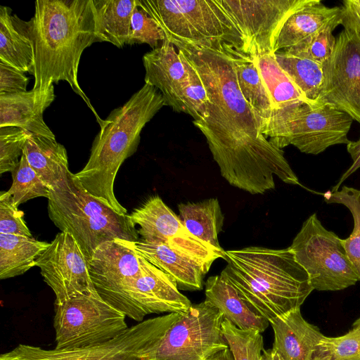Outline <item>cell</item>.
<instances>
[{
	"mask_svg": "<svg viewBox=\"0 0 360 360\" xmlns=\"http://www.w3.org/2000/svg\"><path fill=\"white\" fill-rule=\"evenodd\" d=\"M328 203H340L351 212L354 219V229L350 236L342 239L347 255L354 265L360 281V190L343 186L341 190L324 193Z\"/></svg>",
	"mask_w": 360,
	"mask_h": 360,
	"instance_id": "d6a6232c",
	"label": "cell"
},
{
	"mask_svg": "<svg viewBox=\"0 0 360 360\" xmlns=\"http://www.w3.org/2000/svg\"><path fill=\"white\" fill-rule=\"evenodd\" d=\"M321 342L331 360H360V327L353 328L341 336L324 335Z\"/></svg>",
	"mask_w": 360,
	"mask_h": 360,
	"instance_id": "f35d334b",
	"label": "cell"
},
{
	"mask_svg": "<svg viewBox=\"0 0 360 360\" xmlns=\"http://www.w3.org/2000/svg\"><path fill=\"white\" fill-rule=\"evenodd\" d=\"M199 75L209 100L193 121L206 139L221 175L251 194L275 188L274 176L300 185L284 156L263 133L262 120L240 90L233 58L217 51L167 39Z\"/></svg>",
	"mask_w": 360,
	"mask_h": 360,
	"instance_id": "6da1fadb",
	"label": "cell"
},
{
	"mask_svg": "<svg viewBox=\"0 0 360 360\" xmlns=\"http://www.w3.org/2000/svg\"><path fill=\"white\" fill-rule=\"evenodd\" d=\"M131 242L121 239L105 242L88 259L91 281L103 299L141 274V256Z\"/></svg>",
	"mask_w": 360,
	"mask_h": 360,
	"instance_id": "e0dca14e",
	"label": "cell"
},
{
	"mask_svg": "<svg viewBox=\"0 0 360 360\" xmlns=\"http://www.w3.org/2000/svg\"><path fill=\"white\" fill-rule=\"evenodd\" d=\"M145 83L156 88L162 94L165 105L174 112L178 110V98L191 79L188 62L168 39L143 56Z\"/></svg>",
	"mask_w": 360,
	"mask_h": 360,
	"instance_id": "d6986e66",
	"label": "cell"
},
{
	"mask_svg": "<svg viewBox=\"0 0 360 360\" xmlns=\"http://www.w3.org/2000/svg\"><path fill=\"white\" fill-rule=\"evenodd\" d=\"M23 153L30 165L50 190L65 181L71 173L66 149L56 139L30 134Z\"/></svg>",
	"mask_w": 360,
	"mask_h": 360,
	"instance_id": "484cf974",
	"label": "cell"
},
{
	"mask_svg": "<svg viewBox=\"0 0 360 360\" xmlns=\"http://www.w3.org/2000/svg\"><path fill=\"white\" fill-rule=\"evenodd\" d=\"M341 7H328L319 0H307L285 20L275 39L274 53L292 46L341 15Z\"/></svg>",
	"mask_w": 360,
	"mask_h": 360,
	"instance_id": "7402d4cb",
	"label": "cell"
},
{
	"mask_svg": "<svg viewBox=\"0 0 360 360\" xmlns=\"http://www.w3.org/2000/svg\"><path fill=\"white\" fill-rule=\"evenodd\" d=\"M0 233L32 237L23 212L14 204L8 191H2L0 195Z\"/></svg>",
	"mask_w": 360,
	"mask_h": 360,
	"instance_id": "ab89813d",
	"label": "cell"
},
{
	"mask_svg": "<svg viewBox=\"0 0 360 360\" xmlns=\"http://www.w3.org/2000/svg\"><path fill=\"white\" fill-rule=\"evenodd\" d=\"M139 255L141 274L103 300L138 322L151 314L186 311L192 304L175 281Z\"/></svg>",
	"mask_w": 360,
	"mask_h": 360,
	"instance_id": "7c38bea8",
	"label": "cell"
},
{
	"mask_svg": "<svg viewBox=\"0 0 360 360\" xmlns=\"http://www.w3.org/2000/svg\"><path fill=\"white\" fill-rule=\"evenodd\" d=\"M205 300L214 305L229 321L242 330L255 329L261 333L269 321L254 312L240 297L236 289L220 275L210 276L205 282Z\"/></svg>",
	"mask_w": 360,
	"mask_h": 360,
	"instance_id": "cb8c5ba5",
	"label": "cell"
},
{
	"mask_svg": "<svg viewBox=\"0 0 360 360\" xmlns=\"http://www.w3.org/2000/svg\"><path fill=\"white\" fill-rule=\"evenodd\" d=\"M205 360H235L229 347L219 350Z\"/></svg>",
	"mask_w": 360,
	"mask_h": 360,
	"instance_id": "ee69618b",
	"label": "cell"
},
{
	"mask_svg": "<svg viewBox=\"0 0 360 360\" xmlns=\"http://www.w3.org/2000/svg\"><path fill=\"white\" fill-rule=\"evenodd\" d=\"M347 152L352 159V164L349 169L342 174L338 183L333 187L331 191H338L343 181L350 175L360 168V137L355 141H351L347 145Z\"/></svg>",
	"mask_w": 360,
	"mask_h": 360,
	"instance_id": "7bdbcfd3",
	"label": "cell"
},
{
	"mask_svg": "<svg viewBox=\"0 0 360 360\" xmlns=\"http://www.w3.org/2000/svg\"><path fill=\"white\" fill-rule=\"evenodd\" d=\"M30 132L16 127H0V174L12 172L18 165Z\"/></svg>",
	"mask_w": 360,
	"mask_h": 360,
	"instance_id": "d590c367",
	"label": "cell"
},
{
	"mask_svg": "<svg viewBox=\"0 0 360 360\" xmlns=\"http://www.w3.org/2000/svg\"><path fill=\"white\" fill-rule=\"evenodd\" d=\"M165 105L161 93L146 83L99 124L88 162L75 178L83 188L115 212L127 214L114 192V183L124 160L136 151L146 124Z\"/></svg>",
	"mask_w": 360,
	"mask_h": 360,
	"instance_id": "277c9868",
	"label": "cell"
},
{
	"mask_svg": "<svg viewBox=\"0 0 360 360\" xmlns=\"http://www.w3.org/2000/svg\"><path fill=\"white\" fill-rule=\"evenodd\" d=\"M29 80L25 72L0 62V94L25 92Z\"/></svg>",
	"mask_w": 360,
	"mask_h": 360,
	"instance_id": "60d3db41",
	"label": "cell"
},
{
	"mask_svg": "<svg viewBox=\"0 0 360 360\" xmlns=\"http://www.w3.org/2000/svg\"><path fill=\"white\" fill-rule=\"evenodd\" d=\"M36 266L55 295V304L97 292L91 281L88 259L75 238L60 231L36 261Z\"/></svg>",
	"mask_w": 360,
	"mask_h": 360,
	"instance_id": "5bb4252c",
	"label": "cell"
},
{
	"mask_svg": "<svg viewBox=\"0 0 360 360\" xmlns=\"http://www.w3.org/2000/svg\"><path fill=\"white\" fill-rule=\"evenodd\" d=\"M219 274L257 314L269 321L300 309L314 290L309 276L289 248L250 246L225 250Z\"/></svg>",
	"mask_w": 360,
	"mask_h": 360,
	"instance_id": "3957f363",
	"label": "cell"
},
{
	"mask_svg": "<svg viewBox=\"0 0 360 360\" xmlns=\"http://www.w3.org/2000/svg\"><path fill=\"white\" fill-rule=\"evenodd\" d=\"M261 360H283V358L273 349L263 350Z\"/></svg>",
	"mask_w": 360,
	"mask_h": 360,
	"instance_id": "f6af8a7d",
	"label": "cell"
},
{
	"mask_svg": "<svg viewBox=\"0 0 360 360\" xmlns=\"http://www.w3.org/2000/svg\"><path fill=\"white\" fill-rule=\"evenodd\" d=\"M131 243L139 255L169 275L179 290L194 291L202 289L204 274L200 267L167 244L141 240Z\"/></svg>",
	"mask_w": 360,
	"mask_h": 360,
	"instance_id": "44dd1931",
	"label": "cell"
},
{
	"mask_svg": "<svg viewBox=\"0 0 360 360\" xmlns=\"http://www.w3.org/2000/svg\"><path fill=\"white\" fill-rule=\"evenodd\" d=\"M179 217L195 237L217 248H222L218 235L222 230L224 217L217 198L178 205Z\"/></svg>",
	"mask_w": 360,
	"mask_h": 360,
	"instance_id": "f1b7e54d",
	"label": "cell"
},
{
	"mask_svg": "<svg viewBox=\"0 0 360 360\" xmlns=\"http://www.w3.org/2000/svg\"><path fill=\"white\" fill-rule=\"evenodd\" d=\"M131 26L129 45L146 44L154 49L160 46L167 39L162 28L137 3L132 13Z\"/></svg>",
	"mask_w": 360,
	"mask_h": 360,
	"instance_id": "8d00e7d4",
	"label": "cell"
},
{
	"mask_svg": "<svg viewBox=\"0 0 360 360\" xmlns=\"http://www.w3.org/2000/svg\"><path fill=\"white\" fill-rule=\"evenodd\" d=\"M250 55L252 56L266 84L274 105L272 118L265 132V136L268 139L275 124L290 108L298 103H309L279 66L274 53L254 51Z\"/></svg>",
	"mask_w": 360,
	"mask_h": 360,
	"instance_id": "d4e9b609",
	"label": "cell"
},
{
	"mask_svg": "<svg viewBox=\"0 0 360 360\" xmlns=\"http://www.w3.org/2000/svg\"><path fill=\"white\" fill-rule=\"evenodd\" d=\"M341 9V25L360 34V0H345Z\"/></svg>",
	"mask_w": 360,
	"mask_h": 360,
	"instance_id": "b9f144b4",
	"label": "cell"
},
{
	"mask_svg": "<svg viewBox=\"0 0 360 360\" xmlns=\"http://www.w3.org/2000/svg\"><path fill=\"white\" fill-rule=\"evenodd\" d=\"M352 326L353 328L360 327V317L353 323Z\"/></svg>",
	"mask_w": 360,
	"mask_h": 360,
	"instance_id": "bcb514c9",
	"label": "cell"
},
{
	"mask_svg": "<svg viewBox=\"0 0 360 360\" xmlns=\"http://www.w3.org/2000/svg\"><path fill=\"white\" fill-rule=\"evenodd\" d=\"M276 60L307 102L319 105L323 85V65L281 51L274 53Z\"/></svg>",
	"mask_w": 360,
	"mask_h": 360,
	"instance_id": "4dcf8cb0",
	"label": "cell"
},
{
	"mask_svg": "<svg viewBox=\"0 0 360 360\" xmlns=\"http://www.w3.org/2000/svg\"><path fill=\"white\" fill-rule=\"evenodd\" d=\"M323 68L319 105H332L360 124V34L344 29Z\"/></svg>",
	"mask_w": 360,
	"mask_h": 360,
	"instance_id": "4fadbf2b",
	"label": "cell"
},
{
	"mask_svg": "<svg viewBox=\"0 0 360 360\" xmlns=\"http://www.w3.org/2000/svg\"><path fill=\"white\" fill-rule=\"evenodd\" d=\"M34 16L27 21L35 56L31 75L32 89H42L65 81L93 112L89 98L81 88L78 70L84 49L101 42L96 31L93 0H37Z\"/></svg>",
	"mask_w": 360,
	"mask_h": 360,
	"instance_id": "7a4b0ae2",
	"label": "cell"
},
{
	"mask_svg": "<svg viewBox=\"0 0 360 360\" xmlns=\"http://www.w3.org/2000/svg\"><path fill=\"white\" fill-rule=\"evenodd\" d=\"M55 99L54 86L0 94V127H16L32 134L56 139L43 113Z\"/></svg>",
	"mask_w": 360,
	"mask_h": 360,
	"instance_id": "ffe728a7",
	"label": "cell"
},
{
	"mask_svg": "<svg viewBox=\"0 0 360 360\" xmlns=\"http://www.w3.org/2000/svg\"><path fill=\"white\" fill-rule=\"evenodd\" d=\"M0 6V62L22 72H32L34 51L27 22Z\"/></svg>",
	"mask_w": 360,
	"mask_h": 360,
	"instance_id": "603a6c76",
	"label": "cell"
},
{
	"mask_svg": "<svg viewBox=\"0 0 360 360\" xmlns=\"http://www.w3.org/2000/svg\"><path fill=\"white\" fill-rule=\"evenodd\" d=\"M188 63L191 70V79L179 94L177 112L188 114L195 120L202 113L209 98L197 72L188 62Z\"/></svg>",
	"mask_w": 360,
	"mask_h": 360,
	"instance_id": "74e56055",
	"label": "cell"
},
{
	"mask_svg": "<svg viewBox=\"0 0 360 360\" xmlns=\"http://www.w3.org/2000/svg\"><path fill=\"white\" fill-rule=\"evenodd\" d=\"M125 319L97 292L55 304L56 348H81L111 340L129 328Z\"/></svg>",
	"mask_w": 360,
	"mask_h": 360,
	"instance_id": "30bf717a",
	"label": "cell"
},
{
	"mask_svg": "<svg viewBox=\"0 0 360 360\" xmlns=\"http://www.w3.org/2000/svg\"><path fill=\"white\" fill-rule=\"evenodd\" d=\"M98 36L118 48L129 45L136 0H93Z\"/></svg>",
	"mask_w": 360,
	"mask_h": 360,
	"instance_id": "4316f807",
	"label": "cell"
},
{
	"mask_svg": "<svg viewBox=\"0 0 360 360\" xmlns=\"http://www.w3.org/2000/svg\"><path fill=\"white\" fill-rule=\"evenodd\" d=\"M233 64L241 94L262 120L265 135L274 112V105L266 84L251 55L233 59Z\"/></svg>",
	"mask_w": 360,
	"mask_h": 360,
	"instance_id": "f546056e",
	"label": "cell"
},
{
	"mask_svg": "<svg viewBox=\"0 0 360 360\" xmlns=\"http://www.w3.org/2000/svg\"><path fill=\"white\" fill-rule=\"evenodd\" d=\"M307 0H218L243 34L249 54L274 53L285 20Z\"/></svg>",
	"mask_w": 360,
	"mask_h": 360,
	"instance_id": "2e32d148",
	"label": "cell"
},
{
	"mask_svg": "<svg viewBox=\"0 0 360 360\" xmlns=\"http://www.w3.org/2000/svg\"><path fill=\"white\" fill-rule=\"evenodd\" d=\"M153 333L152 318L129 327L114 339L74 349H44L20 344L2 354L0 360H141Z\"/></svg>",
	"mask_w": 360,
	"mask_h": 360,
	"instance_id": "9a60e30c",
	"label": "cell"
},
{
	"mask_svg": "<svg viewBox=\"0 0 360 360\" xmlns=\"http://www.w3.org/2000/svg\"><path fill=\"white\" fill-rule=\"evenodd\" d=\"M352 122L350 115L332 105L298 103L280 118L269 140L281 149L292 145L302 153L318 155L330 146L347 145Z\"/></svg>",
	"mask_w": 360,
	"mask_h": 360,
	"instance_id": "9c48e42d",
	"label": "cell"
},
{
	"mask_svg": "<svg viewBox=\"0 0 360 360\" xmlns=\"http://www.w3.org/2000/svg\"><path fill=\"white\" fill-rule=\"evenodd\" d=\"M174 39L238 59L250 56L242 33L218 0H136Z\"/></svg>",
	"mask_w": 360,
	"mask_h": 360,
	"instance_id": "5b68a950",
	"label": "cell"
},
{
	"mask_svg": "<svg viewBox=\"0 0 360 360\" xmlns=\"http://www.w3.org/2000/svg\"><path fill=\"white\" fill-rule=\"evenodd\" d=\"M289 248L307 271L314 290L338 291L359 281L342 238L326 229L316 213L303 222Z\"/></svg>",
	"mask_w": 360,
	"mask_h": 360,
	"instance_id": "ba28073f",
	"label": "cell"
},
{
	"mask_svg": "<svg viewBox=\"0 0 360 360\" xmlns=\"http://www.w3.org/2000/svg\"><path fill=\"white\" fill-rule=\"evenodd\" d=\"M129 216L139 226V240L167 244L195 263L204 275L214 260L226 259L223 248H215L192 235L158 195L149 197Z\"/></svg>",
	"mask_w": 360,
	"mask_h": 360,
	"instance_id": "8fae6325",
	"label": "cell"
},
{
	"mask_svg": "<svg viewBox=\"0 0 360 360\" xmlns=\"http://www.w3.org/2000/svg\"><path fill=\"white\" fill-rule=\"evenodd\" d=\"M11 174L13 183L8 193L17 207L32 198H49L50 188L30 165L23 152L18 165Z\"/></svg>",
	"mask_w": 360,
	"mask_h": 360,
	"instance_id": "e575fe53",
	"label": "cell"
},
{
	"mask_svg": "<svg viewBox=\"0 0 360 360\" xmlns=\"http://www.w3.org/2000/svg\"><path fill=\"white\" fill-rule=\"evenodd\" d=\"M221 332L235 360H261L264 343L260 331L240 329L224 319Z\"/></svg>",
	"mask_w": 360,
	"mask_h": 360,
	"instance_id": "836d02e7",
	"label": "cell"
},
{
	"mask_svg": "<svg viewBox=\"0 0 360 360\" xmlns=\"http://www.w3.org/2000/svg\"><path fill=\"white\" fill-rule=\"evenodd\" d=\"M340 24L341 15L297 44L279 51L292 56L309 59L323 65L333 52L336 39L333 32Z\"/></svg>",
	"mask_w": 360,
	"mask_h": 360,
	"instance_id": "1f68e13d",
	"label": "cell"
},
{
	"mask_svg": "<svg viewBox=\"0 0 360 360\" xmlns=\"http://www.w3.org/2000/svg\"><path fill=\"white\" fill-rule=\"evenodd\" d=\"M48 213L56 227L75 238L87 259L105 242L139 240L129 214L121 215L92 198L72 172L50 190Z\"/></svg>",
	"mask_w": 360,
	"mask_h": 360,
	"instance_id": "8992f818",
	"label": "cell"
},
{
	"mask_svg": "<svg viewBox=\"0 0 360 360\" xmlns=\"http://www.w3.org/2000/svg\"><path fill=\"white\" fill-rule=\"evenodd\" d=\"M224 316L205 300L186 311L153 318L150 343L141 360H205L229 347L221 332Z\"/></svg>",
	"mask_w": 360,
	"mask_h": 360,
	"instance_id": "52a82bcc",
	"label": "cell"
},
{
	"mask_svg": "<svg viewBox=\"0 0 360 360\" xmlns=\"http://www.w3.org/2000/svg\"><path fill=\"white\" fill-rule=\"evenodd\" d=\"M49 245L33 237L0 233V278L18 276L36 266Z\"/></svg>",
	"mask_w": 360,
	"mask_h": 360,
	"instance_id": "83f0119b",
	"label": "cell"
},
{
	"mask_svg": "<svg viewBox=\"0 0 360 360\" xmlns=\"http://www.w3.org/2000/svg\"><path fill=\"white\" fill-rule=\"evenodd\" d=\"M274 333L272 349L283 360H331L322 344L324 335L302 316L300 309L269 321Z\"/></svg>",
	"mask_w": 360,
	"mask_h": 360,
	"instance_id": "ac0fdd59",
	"label": "cell"
}]
</instances>
